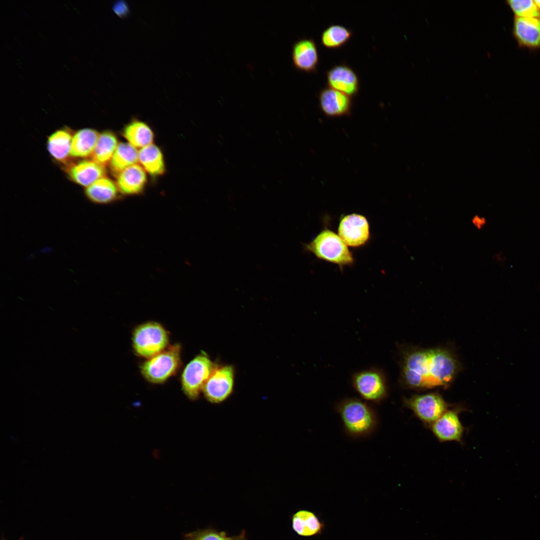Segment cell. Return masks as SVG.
<instances>
[{
  "label": "cell",
  "mask_w": 540,
  "mask_h": 540,
  "mask_svg": "<svg viewBox=\"0 0 540 540\" xmlns=\"http://www.w3.org/2000/svg\"><path fill=\"white\" fill-rule=\"evenodd\" d=\"M124 138L136 148H142L152 144L154 134L144 122L134 120L126 125L122 131Z\"/></svg>",
  "instance_id": "21"
},
{
  "label": "cell",
  "mask_w": 540,
  "mask_h": 540,
  "mask_svg": "<svg viewBox=\"0 0 540 540\" xmlns=\"http://www.w3.org/2000/svg\"><path fill=\"white\" fill-rule=\"evenodd\" d=\"M146 172L142 167L137 164L122 171L116 176V184L119 192L129 196L142 192L147 182Z\"/></svg>",
  "instance_id": "17"
},
{
  "label": "cell",
  "mask_w": 540,
  "mask_h": 540,
  "mask_svg": "<svg viewBox=\"0 0 540 540\" xmlns=\"http://www.w3.org/2000/svg\"><path fill=\"white\" fill-rule=\"evenodd\" d=\"M515 16L540 18V11L534 0H507Z\"/></svg>",
  "instance_id": "27"
},
{
  "label": "cell",
  "mask_w": 540,
  "mask_h": 540,
  "mask_svg": "<svg viewBox=\"0 0 540 540\" xmlns=\"http://www.w3.org/2000/svg\"><path fill=\"white\" fill-rule=\"evenodd\" d=\"M340 238L350 246H358L365 244L370 236L369 225L362 215L352 214L341 220L338 228Z\"/></svg>",
  "instance_id": "11"
},
{
  "label": "cell",
  "mask_w": 540,
  "mask_h": 540,
  "mask_svg": "<svg viewBox=\"0 0 540 540\" xmlns=\"http://www.w3.org/2000/svg\"><path fill=\"white\" fill-rule=\"evenodd\" d=\"M292 528L299 535L308 536L320 534L324 525L314 513L300 510L293 516Z\"/></svg>",
  "instance_id": "25"
},
{
  "label": "cell",
  "mask_w": 540,
  "mask_h": 540,
  "mask_svg": "<svg viewBox=\"0 0 540 540\" xmlns=\"http://www.w3.org/2000/svg\"><path fill=\"white\" fill-rule=\"evenodd\" d=\"M353 31L342 25L332 24L324 29L321 34L322 44L330 49L339 48L351 38Z\"/></svg>",
  "instance_id": "26"
},
{
  "label": "cell",
  "mask_w": 540,
  "mask_h": 540,
  "mask_svg": "<svg viewBox=\"0 0 540 540\" xmlns=\"http://www.w3.org/2000/svg\"><path fill=\"white\" fill-rule=\"evenodd\" d=\"M138 150L128 142L119 143L109 163L112 173L116 176L125 168L138 162Z\"/></svg>",
  "instance_id": "24"
},
{
  "label": "cell",
  "mask_w": 540,
  "mask_h": 540,
  "mask_svg": "<svg viewBox=\"0 0 540 540\" xmlns=\"http://www.w3.org/2000/svg\"><path fill=\"white\" fill-rule=\"evenodd\" d=\"M113 10L116 14L120 17L128 16L129 12L128 5L123 0L116 2L113 6Z\"/></svg>",
  "instance_id": "29"
},
{
  "label": "cell",
  "mask_w": 540,
  "mask_h": 540,
  "mask_svg": "<svg viewBox=\"0 0 540 540\" xmlns=\"http://www.w3.org/2000/svg\"><path fill=\"white\" fill-rule=\"evenodd\" d=\"M326 79L327 86L351 97L358 93V76L350 66L344 62L336 64L327 70Z\"/></svg>",
  "instance_id": "13"
},
{
  "label": "cell",
  "mask_w": 540,
  "mask_h": 540,
  "mask_svg": "<svg viewBox=\"0 0 540 540\" xmlns=\"http://www.w3.org/2000/svg\"><path fill=\"white\" fill-rule=\"evenodd\" d=\"M534 2L540 11V0H534Z\"/></svg>",
  "instance_id": "32"
},
{
  "label": "cell",
  "mask_w": 540,
  "mask_h": 540,
  "mask_svg": "<svg viewBox=\"0 0 540 540\" xmlns=\"http://www.w3.org/2000/svg\"><path fill=\"white\" fill-rule=\"evenodd\" d=\"M336 410L346 432L352 438L367 436L376 428L378 418L374 410L359 398H346L337 404Z\"/></svg>",
  "instance_id": "2"
},
{
  "label": "cell",
  "mask_w": 540,
  "mask_h": 540,
  "mask_svg": "<svg viewBox=\"0 0 540 540\" xmlns=\"http://www.w3.org/2000/svg\"><path fill=\"white\" fill-rule=\"evenodd\" d=\"M318 100L320 108L326 116L340 118L352 113V97L344 92L326 86L320 90Z\"/></svg>",
  "instance_id": "12"
},
{
  "label": "cell",
  "mask_w": 540,
  "mask_h": 540,
  "mask_svg": "<svg viewBox=\"0 0 540 540\" xmlns=\"http://www.w3.org/2000/svg\"><path fill=\"white\" fill-rule=\"evenodd\" d=\"M138 157L140 166L150 175L158 176L164 172V156L157 146L152 144L140 149Z\"/></svg>",
  "instance_id": "22"
},
{
  "label": "cell",
  "mask_w": 540,
  "mask_h": 540,
  "mask_svg": "<svg viewBox=\"0 0 540 540\" xmlns=\"http://www.w3.org/2000/svg\"><path fill=\"white\" fill-rule=\"evenodd\" d=\"M403 404L410 409L424 424L429 426L447 410L450 405L438 392L414 394L404 398Z\"/></svg>",
  "instance_id": "7"
},
{
  "label": "cell",
  "mask_w": 540,
  "mask_h": 540,
  "mask_svg": "<svg viewBox=\"0 0 540 540\" xmlns=\"http://www.w3.org/2000/svg\"><path fill=\"white\" fill-rule=\"evenodd\" d=\"M18 540H24V536H22Z\"/></svg>",
  "instance_id": "33"
},
{
  "label": "cell",
  "mask_w": 540,
  "mask_h": 540,
  "mask_svg": "<svg viewBox=\"0 0 540 540\" xmlns=\"http://www.w3.org/2000/svg\"><path fill=\"white\" fill-rule=\"evenodd\" d=\"M180 348L176 344L145 361L140 370L148 382L160 384L175 374L180 362Z\"/></svg>",
  "instance_id": "5"
},
{
  "label": "cell",
  "mask_w": 540,
  "mask_h": 540,
  "mask_svg": "<svg viewBox=\"0 0 540 540\" xmlns=\"http://www.w3.org/2000/svg\"><path fill=\"white\" fill-rule=\"evenodd\" d=\"M234 383V370L231 366L214 368L206 382L202 391L210 402L218 404L225 400L232 394Z\"/></svg>",
  "instance_id": "9"
},
{
  "label": "cell",
  "mask_w": 540,
  "mask_h": 540,
  "mask_svg": "<svg viewBox=\"0 0 540 540\" xmlns=\"http://www.w3.org/2000/svg\"><path fill=\"white\" fill-rule=\"evenodd\" d=\"M186 540H246L245 532L240 535L228 536L224 532H218L212 529H206L192 532L187 534Z\"/></svg>",
  "instance_id": "28"
},
{
  "label": "cell",
  "mask_w": 540,
  "mask_h": 540,
  "mask_svg": "<svg viewBox=\"0 0 540 540\" xmlns=\"http://www.w3.org/2000/svg\"><path fill=\"white\" fill-rule=\"evenodd\" d=\"M73 135L68 128L56 130L48 138L47 148L49 154L57 162H68Z\"/></svg>",
  "instance_id": "18"
},
{
  "label": "cell",
  "mask_w": 540,
  "mask_h": 540,
  "mask_svg": "<svg viewBox=\"0 0 540 540\" xmlns=\"http://www.w3.org/2000/svg\"><path fill=\"white\" fill-rule=\"evenodd\" d=\"M461 409L460 407L449 408L430 426L433 434L440 442H462L464 427L458 416Z\"/></svg>",
  "instance_id": "10"
},
{
  "label": "cell",
  "mask_w": 540,
  "mask_h": 540,
  "mask_svg": "<svg viewBox=\"0 0 540 540\" xmlns=\"http://www.w3.org/2000/svg\"><path fill=\"white\" fill-rule=\"evenodd\" d=\"M472 224L473 226L478 230H481L484 228L487 224L486 218L484 216L476 214L472 218Z\"/></svg>",
  "instance_id": "30"
},
{
  "label": "cell",
  "mask_w": 540,
  "mask_h": 540,
  "mask_svg": "<svg viewBox=\"0 0 540 540\" xmlns=\"http://www.w3.org/2000/svg\"><path fill=\"white\" fill-rule=\"evenodd\" d=\"M99 134L96 130L90 128H84L77 131L73 135L70 156L75 158L91 156Z\"/></svg>",
  "instance_id": "20"
},
{
  "label": "cell",
  "mask_w": 540,
  "mask_h": 540,
  "mask_svg": "<svg viewBox=\"0 0 540 540\" xmlns=\"http://www.w3.org/2000/svg\"><path fill=\"white\" fill-rule=\"evenodd\" d=\"M214 368L204 353L196 356L186 366L182 376V384L188 398L194 400L198 397Z\"/></svg>",
  "instance_id": "8"
},
{
  "label": "cell",
  "mask_w": 540,
  "mask_h": 540,
  "mask_svg": "<svg viewBox=\"0 0 540 540\" xmlns=\"http://www.w3.org/2000/svg\"><path fill=\"white\" fill-rule=\"evenodd\" d=\"M401 386L425 390L448 388L460 370V364L450 350L402 348L400 351Z\"/></svg>",
  "instance_id": "1"
},
{
  "label": "cell",
  "mask_w": 540,
  "mask_h": 540,
  "mask_svg": "<svg viewBox=\"0 0 540 540\" xmlns=\"http://www.w3.org/2000/svg\"><path fill=\"white\" fill-rule=\"evenodd\" d=\"M118 189L111 179L104 176L86 188L85 194L92 202L96 204H108L118 197Z\"/></svg>",
  "instance_id": "19"
},
{
  "label": "cell",
  "mask_w": 540,
  "mask_h": 540,
  "mask_svg": "<svg viewBox=\"0 0 540 540\" xmlns=\"http://www.w3.org/2000/svg\"><path fill=\"white\" fill-rule=\"evenodd\" d=\"M494 258L496 262L500 264L504 263L506 260L504 253L502 252H496L494 256Z\"/></svg>",
  "instance_id": "31"
},
{
  "label": "cell",
  "mask_w": 540,
  "mask_h": 540,
  "mask_svg": "<svg viewBox=\"0 0 540 540\" xmlns=\"http://www.w3.org/2000/svg\"><path fill=\"white\" fill-rule=\"evenodd\" d=\"M512 33L520 46L540 48V18L515 16Z\"/></svg>",
  "instance_id": "16"
},
{
  "label": "cell",
  "mask_w": 540,
  "mask_h": 540,
  "mask_svg": "<svg viewBox=\"0 0 540 540\" xmlns=\"http://www.w3.org/2000/svg\"><path fill=\"white\" fill-rule=\"evenodd\" d=\"M168 334L162 326L156 322H148L138 326L134 332L132 344L140 356L150 358L160 354L166 347Z\"/></svg>",
  "instance_id": "4"
},
{
  "label": "cell",
  "mask_w": 540,
  "mask_h": 540,
  "mask_svg": "<svg viewBox=\"0 0 540 540\" xmlns=\"http://www.w3.org/2000/svg\"><path fill=\"white\" fill-rule=\"evenodd\" d=\"M66 172L75 183L87 188L98 179L105 176L106 170L103 166L92 160H84L67 164Z\"/></svg>",
  "instance_id": "15"
},
{
  "label": "cell",
  "mask_w": 540,
  "mask_h": 540,
  "mask_svg": "<svg viewBox=\"0 0 540 540\" xmlns=\"http://www.w3.org/2000/svg\"><path fill=\"white\" fill-rule=\"evenodd\" d=\"M306 248L318 258L340 266L351 264L354 258L346 244L340 237L329 230L322 231Z\"/></svg>",
  "instance_id": "3"
},
{
  "label": "cell",
  "mask_w": 540,
  "mask_h": 540,
  "mask_svg": "<svg viewBox=\"0 0 540 540\" xmlns=\"http://www.w3.org/2000/svg\"><path fill=\"white\" fill-rule=\"evenodd\" d=\"M114 132L106 130L100 134L92 159L104 166L109 164L118 144Z\"/></svg>",
  "instance_id": "23"
},
{
  "label": "cell",
  "mask_w": 540,
  "mask_h": 540,
  "mask_svg": "<svg viewBox=\"0 0 540 540\" xmlns=\"http://www.w3.org/2000/svg\"><path fill=\"white\" fill-rule=\"evenodd\" d=\"M352 383L355 390L366 400L379 404L387 396L386 378L379 368H370L354 374Z\"/></svg>",
  "instance_id": "6"
},
{
  "label": "cell",
  "mask_w": 540,
  "mask_h": 540,
  "mask_svg": "<svg viewBox=\"0 0 540 540\" xmlns=\"http://www.w3.org/2000/svg\"><path fill=\"white\" fill-rule=\"evenodd\" d=\"M292 58L294 66L306 73L316 72L319 62L317 45L312 38H300L292 44Z\"/></svg>",
  "instance_id": "14"
},
{
  "label": "cell",
  "mask_w": 540,
  "mask_h": 540,
  "mask_svg": "<svg viewBox=\"0 0 540 540\" xmlns=\"http://www.w3.org/2000/svg\"><path fill=\"white\" fill-rule=\"evenodd\" d=\"M2 540H6L4 538V537L2 536Z\"/></svg>",
  "instance_id": "34"
}]
</instances>
